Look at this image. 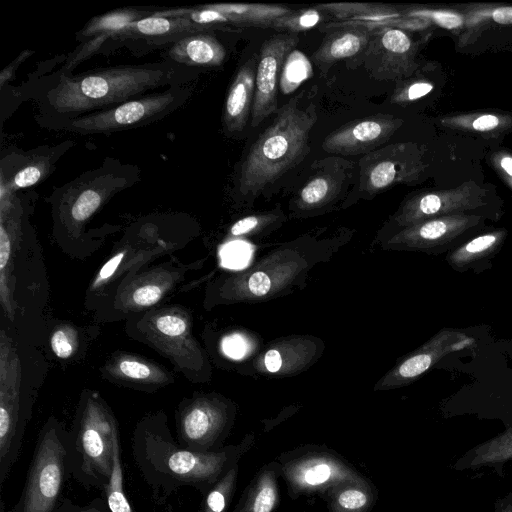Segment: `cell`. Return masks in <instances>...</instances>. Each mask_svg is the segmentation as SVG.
<instances>
[{"instance_id":"bcb514c9","label":"cell","mask_w":512,"mask_h":512,"mask_svg":"<svg viewBox=\"0 0 512 512\" xmlns=\"http://www.w3.org/2000/svg\"><path fill=\"white\" fill-rule=\"evenodd\" d=\"M11 237L6 225L0 221V281L5 278L11 256Z\"/></svg>"},{"instance_id":"8d00e7d4","label":"cell","mask_w":512,"mask_h":512,"mask_svg":"<svg viewBox=\"0 0 512 512\" xmlns=\"http://www.w3.org/2000/svg\"><path fill=\"white\" fill-rule=\"evenodd\" d=\"M323 17V13L318 7L301 9L275 19L271 22L269 28L297 34L313 28L322 21Z\"/></svg>"},{"instance_id":"d6986e66","label":"cell","mask_w":512,"mask_h":512,"mask_svg":"<svg viewBox=\"0 0 512 512\" xmlns=\"http://www.w3.org/2000/svg\"><path fill=\"white\" fill-rule=\"evenodd\" d=\"M406 146L394 144L376 149L360 160L359 190L374 195L415 176L419 167L406 155Z\"/></svg>"},{"instance_id":"ffe728a7","label":"cell","mask_w":512,"mask_h":512,"mask_svg":"<svg viewBox=\"0 0 512 512\" xmlns=\"http://www.w3.org/2000/svg\"><path fill=\"white\" fill-rule=\"evenodd\" d=\"M153 12L136 8H119L91 18L76 34L80 45L67 58L63 73H71L79 63L95 54L115 32L132 22L152 15Z\"/></svg>"},{"instance_id":"74e56055","label":"cell","mask_w":512,"mask_h":512,"mask_svg":"<svg viewBox=\"0 0 512 512\" xmlns=\"http://www.w3.org/2000/svg\"><path fill=\"white\" fill-rule=\"evenodd\" d=\"M153 327L163 338H183L188 335L190 324L182 312L171 310L157 315Z\"/></svg>"},{"instance_id":"2e32d148","label":"cell","mask_w":512,"mask_h":512,"mask_svg":"<svg viewBox=\"0 0 512 512\" xmlns=\"http://www.w3.org/2000/svg\"><path fill=\"white\" fill-rule=\"evenodd\" d=\"M73 145L74 142L66 141L3 155L0 164L1 189L15 193L41 183L56 169L58 160Z\"/></svg>"},{"instance_id":"f907efd6","label":"cell","mask_w":512,"mask_h":512,"mask_svg":"<svg viewBox=\"0 0 512 512\" xmlns=\"http://www.w3.org/2000/svg\"><path fill=\"white\" fill-rule=\"evenodd\" d=\"M491 18L498 24H512V7H500L493 10Z\"/></svg>"},{"instance_id":"c3c4849f","label":"cell","mask_w":512,"mask_h":512,"mask_svg":"<svg viewBox=\"0 0 512 512\" xmlns=\"http://www.w3.org/2000/svg\"><path fill=\"white\" fill-rule=\"evenodd\" d=\"M502 125V119L494 114H481L469 122V126L474 131L488 132L499 128Z\"/></svg>"},{"instance_id":"30bf717a","label":"cell","mask_w":512,"mask_h":512,"mask_svg":"<svg viewBox=\"0 0 512 512\" xmlns=\"http://www.w3.org/2000/svg\"><path fill=\"white\" fill-rule=\"evenodd\" d=\"M488 192L473 183L449 190L420 192L401 204L393 222L401 230L432 218L458 214L497 220L501 213L500 206L490 198Z\"/></svg>"},{"instance_id":"5b68a950","label":"cell","mask_w":512,"mask_h":512,"mask_svg":"<svg viewBox=\"0 0 512 512\" xmlns=\"http://www.w3.org/2000/svg\"><path fill=\"white\" fill-rule=\"evenodd\" d=\"M70 477L68 431L49 418L38 433L22 491L11 512H53Z\"/></svg>"},{"instance_id":"5bb4252c","label":"cell","mask_w":512,"mask_h":512,"mask_svg":"<svg viewBox=\"0 0 512 512\" xmlns=\"http://www.w3.org/2000/svg\"><path fill=\"white\" fill-rule=\"evenodd\" d=\"M307 262L292 251L271 254L265 261L227 282L235 299H264L282 290L305 269Z\"/></svg>"},{"instance_id":"7c38bea8","label":"cell","mask_w":512,"mask_h":512,"mask_svg":"<svg viewBox=\"0 0 512 512\" xmlns=\"http://www.w3.org/2000/svg\"><path fill=\"white\" fill-rule=\"evenodd\" d=\"M485 220L482 216L469 214L432 218L396 231L385 244L397 250L447 254L486 230Z\"/></svg>"},{"instance_id":"7bdbcfd3","label":"cell","mask_w":512,"mask_h":512,"mask_svg":"<svg viewBox=\"0 0 512 512\" xmlns=\"http://www.w3.org/2000/svg\"><path fill=\"white\" fill-rule=\"evenodd\" d=\"M53 512H110V510L103 497L94 498L85 505L75 503L71 499L63 497Z\"/></svg>"},{"instance_id":"7dc6e473","label":"cell","mask_w":512,"mask_h":512,"mask_svg":"<svg viewBox=\"0 0 512 512\" xmlns=\"http://www.w3.org/2000/svg\"><path fill=\"white\" fill-rule=\"evenodd\" d=\"M125 256V252L121 251L111 257L100 269L94 283L93 288H96L103 283H105L108 279L112 277V275L116 272L117 268L121 264L123 258Z\"/></svg>"},{"instance_id":"cb8c5ba5","label":"cell","mask_w":512,"mask_h":512,"mask_svg":"<svg viewBox=\"0 0 512 512\" xmlns=\"http://www.w3.org/2000/svg\"><path fill=\"white\" fill-rule=\"evenodd\" d=\"M457 471L490 469L503 476L512 467V424L495 437L471 448L452 464Z\"/></svg>"},{"instance_id":"6da1fadb","label":"cell","mask_w":512,"mask_h":512,"mask_svg":"<svg viewBox=\"0 0 512 512\" xmlns=\"http://www.w3.org/2000/svg\"><path fill=\"white\" fill-rule=\"evenodd\" d=\"M248 433L234 445L216 452H195L180 446L165 415L144 417L132 436V458L158 505L180 489L190 487L202 496L254 446Z\"/></svg>"},{"instance_id":"603a6c76","label":"cell","mask_w":512,"mask_h":512,"mask_svg":"<svg viewBox=\"0 0 512 512\" xmlns=\"http://www.w3.org/2000/svg\"><path fill=\"white\" fill-rule=\"evenodd\" d=\"M258 57L249 58L237 71L226 96L223 127L228 133L243 130L252 110Z\"/></svg>"},{"instance_id":"7402d4cb","label":"cell","mask_w":512,"mask_h":512,"mask_svg":"<svg viewBox=\"0 0 512 512\" xmlns=\"http://www.w3.org/2000/svg\"><path fill=\"white\" fill-rule=\"evenodd\" d=\"M207 32L189 20L152 15L139 19L115 32L110 40H143L152 45L175 43L189 35Z\"/></svg>"},{"instance_id":"8992f818","label":"cell","mask_w":512,"mask_h":512,"mask_svg":"<svg viewBox=\"0 0 512 512\" xmlns=\"http://www.w3.org/2000/svg\"><path fill=\"white\" fill-rule=\"evenodd\" d=\"M139 177L137 166L106 158L100 167L56 187L51 201L65 224L79 228L115 194L134 185Z\"/></svg>"},{"instance_id":"f546056e","label":"cell","mask_w":512,"mask_h":512,"mask_svg":"<svg viewBox=\"0 0 512 512\" xmlns=\"http://www.w3.org/2000/svg\"><path fill=\"white\" fill-rule=\"evenodd\" d=\"M211 8L223 13L234 26L269 27L275 19L291 13L286 6L267 4H208Z\"/></svg>"},{"instance_id":"d6a6232c","label":"cell","mask_w":512,"mask_h":512,"mask_svg":"<svg viewBox=\"0 0 512 512\" xmlns=\"http://www.w3.org/2000/svg\"><path fill=\"white\" fill-rule=\"evenodd\" d=\"M121 457L120 432L116 430L113 439V467L109 482L101 490L110 512H136L124 491Z\"/></svg>"},{"instance_id":"b9f144b4","label":"cell","mask_w":512,"mask_h":512,"mask_svg":"<svg viewBox=\"0 0 512 512\" xmlns=\"http://www.w3.org/2000/svg\"><path fill=\"white\" fill-rule=\"evenodd\" d=\"M408 15L430 19L437 25L447 29L458 28L463 24L461 15L445 10L417 9L410 11Z\"/></svg>"},{"instance_id":"e575fe53","label":"cell","mask_w":512,"mask_h":512,"mask_svg":"<svg viewBox=\"0 0 512 512\" xmlns=\"http://www.w3.org/2000/svg\"><path fill=\"white\" fill-rule=\"evenodd\" d=\"M239 474V463L230 468L203 496L198 512H227Z\"/></svg>"},{"instance_id":"60d3db41","label":"cell","mask_w":512,"mask_h":512,"mask_svg":"<svg viewBox=\"0 0 512 512\" xmlns=\"http://www.w3.org/2000/svg\"><path fill=\"white\" fill-rule=\"evenodd\" d=\"M166 288L158 282H144L132 290L131 302L138 308L153 306L162 298Z\"/></svg>"},{"instance_id":"f35d334b","label":"cell","mask_w":512,"mask_h":512,"mask_svg":"<svg viewBox=\"0 0 512 512\" xmlns=\"http://www.w3.org/2000/svg\"><path fill=\"white\" fill-rule=\"evenodd\" d=\"M277 219L278 216L274 213L246 216L231 226L229 235L232 237L253 235L276 222Z\"/></svg>"},{"instance_id":"f1b7e54d","label":"cell","mask_w":512,"mask_h":512,"mask_svg":"<svg viewBox=\"0 0 512 512\" xmlns=\"http://www.w3.org/2000/svg\"><path fill=\"white\" fill-rule=\"evenodd\" d=\"M323 498L328 512H371L378 490L370 480L347 482L332 487Z\"/></svg>"},{"instance_id":"f6af8a7d","label":"cell","mask_w":512,"mask_h":512,"mask_svg":"<svg viewBox=\"0 0 512 512\" xmlns=\"http://www.w3.org/2000/svg\"><path fill=\"white\" fill-rule=\"evenodd\" d=\"M251 344L241 333H233L222 341V349L226 355L234 359H240L251 350Z\"/></svg>"},{"instance_id":"9c48e42d","label":"cell","mask_w":512,"mask_h":512,"mask_svg":"<svg viewBox=\"0 0 512 512\" xmlns=\"http://www.w3.org/2000/svg\"><path fill=\"white\" fill-rule=\"evenodd\" d=\"M28 412L20 396V362L11 339L1 331L0 344V488L17 462Z\"/></svg>"},{"instance_id":"4fadbf2b","label":"cell","mask_w":512,"mask_h":512,"mask_svg":"<svg viewBox=\"0 0 512 512\" xmlns=\"http://www.w3.org/2000/svg\"><path fill=\"white\" fill-rule=\"evenodd\" d=\"M476 346V339L464 329L442 328L420 347L402 358L375 385L374 390H387L417 380L445 356Z\"/></svg>"},{"instance_id":"52a82bcc","label":"cell","mask_w":512,"mask_h":512,"mask_svg":"<svg viewBox=\"0 0 512 512\" xmlns=\"http://www.w3.org/2000/svg\"><path fill=\"white\" fill-rule=\"evenodd\" d=\"M186 85L172 86L126 101L109 109L44 126L80 135L110 134L141 128L157 122L180 108L191 96Z\"/></svg>"},{"instance_id":"e0dca14e","label":"cell","mask_w":512,"mask_h":512,"mask_svg":"<svg viewBox=\"0 0 512 512\" xmlns=\"http://www.w3.org/2000/svg\"><path fill=\"white\" fill-rule=\"evenodd\" d=\"M415 47L410 37L397 28H383L371 37L364 64L378 80H392L409 75L415 68Z\"/></svg>"},{"instance_id":"816d5d0a","label":"cell","mask_w":512,"mask_h":512,"mask_svg":"<svg viewBox=\"0 0 512 512\" xmlns=\"http://www.w3.org/2000/svg\"><path fill=\"white\" fill-rule=\"evenodd\" d=\"M226 256L231 266L241 264L242 260L245 258V249L239 245L232 246L227 249Z\"/></svg>"},{"instance_id":"db71d44e","label":"cell","mask_w":512,"mask_h":512,"mask_svg":"<svg viewBox=\"0 0 512 512\" xmlns=\"http://www.w3.org/2000/svg\"><path fill=\"white\" fill-rule=\"evenodd\" d=\"M500 167L512 179V156L504 155L500 158Z\"/></svg>"},{"instance_id":"f5cc1de1","label":"cell","mask_w":512,"mask_h":512,"mask_svg":"<svg viewBox=\"0 0 512 512\" xmlns=\"http://www.w3.org/2000/svg\"><path fill=\"white\" fill-rule=\"evenodd\" d=\"M493 512H512V493L499 499Z\"/></svg>"},{"instance_id":"ee69618b","label":"cell","mask_w":512,"mask_h":512,"mask_svg":"<svg viewBox=\"0 0 512 512\" xmlns=\"http://www.w3.org/2000/svg\"><path fill=\"white\" fill-rule=\"evenodd\" d=\"M432 89V84L428 82H414L395 91L391 97V101L394 103L413 101L427 95Z\"/></svg>"},{"instance_id":"836d02e7","label":"cell","mask_w":512,"mask_h":512,"mask_svg":"<svg viewBox=\"0 0 512 512\" xmlns=\"http://www.w3.org/2000/svg\"><path fill=\"white\" fill-rule=\"evenodd\" d=\"M112 371L121 379L141 383H160L167 379L164 371L158 366L132 355L117 357L113 362Z\"/></svg>"},{"instance_id":"1f68e13d","label":"cell","mask_w":512,"mask_h":512,"mask_svg":"<svg viewBox=\"0 0 512 512\" xmlns=\"http://www.w3.org/2000/svg\"><path fill=\"white\" fill-rule=\"evenodd\" d=\"M319 9L333 16L348 20V23L365 27L377 23H384L398 17L399 13L387 6L364 3H328L317 6Z\"/></svg>"},{"instance_id":"83f0119b","label":"cell","mask_w":512,"mask_h":512,"mask_svg":"<svg viewBox=\"0 0 512 512\" xmlns=\"http://www.w3.org/2000/svg\"><path fill=\"white\" fill-rule=\"evenodd\" d=\"M316 352L308 339L296 338L278 342L262 357V367L272 374H287L306 366Z\"/></svg>"},{"instance_id":"4316f807","label":"cell","mask_w":512,"mask_h":512,"mask_svg":"<svg viewBox=\"0 0 512 512\" xmlns=\"http://www.w3.org/2000/svg\"><path fill=\"white\" fill-rule=\"evenodd\" d=\"M226 57L224 46L213 35L200 32L184 37L167 49L169 61L185 67H217Z\"/></svg>"},{"instance_id":"d4e9b609","label":"cell","mask_w":512,"mask_h":512,"mask_svg":"<svg viewBox=\"0 0 512 512\" xmlns=\"http://www.w3.org/2000/svg\"><path fill=\"white\" fill-rule=\"evenodd\" d=\"M318 49L312 54L313 61L319 66L331 65L335 62L353 57L365 51L371 33L365 27L343 23L334 24Z\"/></svg>"},{"instance_id":"ab89813d","label":"cell","mask_w":512,"mask_h":512,"mask_svg":"<svg viewBox=\"0 0 512 512\" xmlns=\"http://www.w3.org/2000/svg\"><path fill=\"white\" fill-rule=\"evenodd\" d=\"M50 344L53 353L58 358H69L77 349L78 340L76 331L70 327H60L53 332Z\"/></svg>"},{"instance_id":"9a60e30c","label":"cell","mask_w":512,"mask_h":512,"mask_svg":"<svg viewBox=\"0 0 512 512\" xmlns=\"http://www.w3.org/2000/svg\"><path fill=\"white\" fill-rule=\"evenodd\" d=\"M299 42L297 34L279 33L262 44L258 57L255 92L251 110V126L256 128L277 112V90L281 70L287 56Z\"/></svg>"},{"instance_id":"d590c367","label":"cell","mask_w":512,"mask_h":512,"mask_svg":"<svg viewBox=\"0 0 512 512\" xmlns=\"http://www.w3.org/2000/svg\"><path fill=\"white\" fill-rule=\"evenodd\" d=\"M312 66L307 57L294 49L286 58L280 75V89L289 94L312 76Z\"/></svg>"},{"instance_id":"681fc988","label":"cell","mask_w":512,"mask_h":512,"mask_svg":"<svg viewBox=\"0 0 512 512\" xmlns=\"http://www.w3.org/2000/svg\"><path fill=\"white\" fill-rule=\"evenodd\" d=\"M34 52L32 50L26 49L22 51L9 65H7L0 73V86L3 87L6 82H8L21 63H23L28 57H30Z\"/></svg>"},{"instance_id":"277c9868","label":"cell","mask_w":512,"mask_h":512,"mask_svg":"<svg viewBox=\"0 0 512 512\" xmlns=\"http://www.w3.org/2000/svg\"><path fill=\"white\" fill-rule=\"evenodd\" d=\"M117 429L118 422L107 404L95 393L85 396L68 431L72 478L84 489L101 491L109 482Z\"/></svg>"},{"instance_id":"8fae6325","label":"cell","mask_w":512,"mask_h":512,"mask_svg":"<svg viewBox=\"0 0 512 512\" xmlns=\"http://www.w3.org/2000/svg\"><path fill=\"white\" fill-rule=\"evenodd\" d=\"M235 419L231 403L214 396H198L181 404L176 414L177 442L195 452L225 447Z\"/></svg>"},{"instance_id":"3957f363","label":"cell","mask_w":512,"mask_h":512,"mask_svg":"<svg viewBox=\"0 0 512 512\" xmlns=\"http://www.w3.org/2000/svg\"><path fill=\"white\" fill-rule=\"evenodd\" d=\"M302 95H296L277 110L273 122L250 148L238 179V191L243 196H257L309 154L310 132L317 112L313 103L301 104Z\"/></svg>"},{"instance_id":"484cf974","label":"cell","mask_w":512,"mask_h":512,"mask_svg":"<svg viewBox=\"0 0 512 512\" xmlns=\"http://www.w3.org/2000/svg\"><path fill=\"white\" fill-rule=\"evenodd\" d=\"M280 464H264L243 490L232 512H274L279 504Z\"/></svg>"},{"instance_id":"4dcf8cb0","label":"cell","mask_w":512,"mask_h":512,"mask_svg":"<svg viewBox=\"0 0 512 512\" xmlns=\"http://www.w3.org/2000/svg\"><path fill=\"white\" fill-rule=\"evenodd\" d=\"M342 175L321 170L299 190L295 206L300 210L321 208L334 200L342 186Z\"/></svg>"},{"instance_id":"44dd1931","label":"cell","mask_w":512,"mask_h":512,"mask_svg":"<svg viewBox=\"0 0 512 512\" xmlns=\"http://www.w3.org/2000/svg\"><path fill=\"white\" fill-rule=\"evenodd\" d=\"M508 232L505 228L488 227L446 254V263L460 273H482L492 267V260L501 251Z\"/></svg>"},{"instance_id":"ba28073f","label":"cell","mask_w":512,"mask_h":512,"mask_svg":"<svg viewBox=\"0 0 512 512\" xmlns=\"http://www.w3.org/2000/svg\"><path fill=\"white\" fill-rule=\"evenodd\" d=\"M281 477L291 499L324 496L332 487L347 482L369 480L334 449L319 444H305L281 453Z\"/></svg>"},{"instance_id":"7a4b0ae2","label":"cell","mask_w":512,"mask_h":512,"mask_svg":"<svg viewBox=\"0 0 512 512\" xmlns=\"http://www.w3.org/2000/svg\"><path fill=\"white\" fill-rule=\"evenodd\" d=\"M192 77L188 67L171 61L61 72L43 96L41 110L49 124L109 109L158 88L185 85Z\"/></svg>"},{"instance_id":"ac0fdd59","label":"cell","mask_w":512,"mask_h":512,"mask_svg":"<svg viewBox=\"0 0 512 512\" xmlns=\"http://www.w3.org/2000/svg\"><path fill=\"white\" fill-rule=\"evenodd\" d=\"M401 124V119L384 114L357 119L329 133L322 148L332 154L366 155L387 142Z\"/></svg>"}]
</instances>
